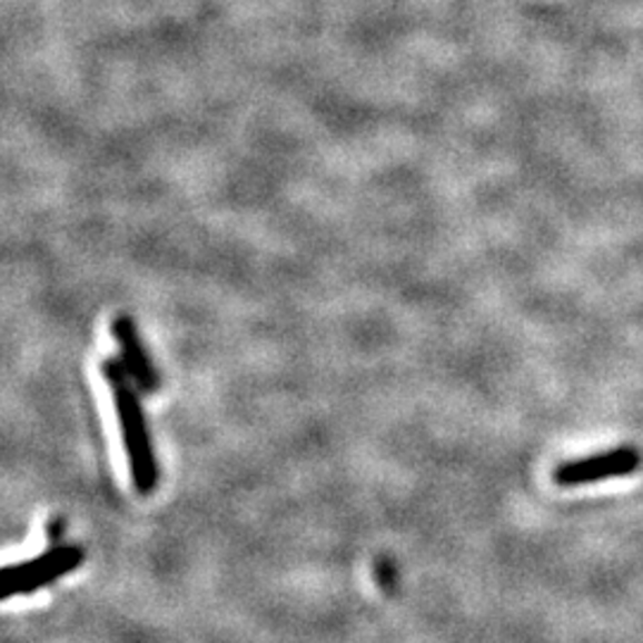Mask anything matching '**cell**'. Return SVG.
I'll use <instances>...</instances> for the list:
<instances>
[{
	"instance_id": "cell-1",
	"label": "cell",
	"mask_w": 643,
	"mask_h": 643,
	"mask_svg": "<svg viewBox=\"0 0 643 643\" xmlns=\"http://www.w3.org/2000/svg\"><path fill=\"white\" fill-rule=\"evenodd\" d=\"M100 372H103V379L112 392L133 488H137L141 496H150L158 486V463L154 444H150L144 405L137 392L139 386L131 379L122 360L108 358L100 365Z\"/></svg>"
},
{
	"instance_id": "cell-3",
	"label": "cell",
	"mask_w": 643,
	"mask_h": 643,
	"mask_svg": "<svg viewBox=\"0 0 643 643\" xmlns=\"http://www.w3.org/2000/svg\"><path fill=\"white\" fill-rule=\"evenodd\" d=\"M641 467V453L632 446H620L615 451L591 455L582 461H567L557 465L553 479L557 486H582L603 479L627 477Z\"/></svg>"
},
{
	"instance_id": "cell-4",
	"label": "cell",
	"mask_w": 643,
	"mask_h": 643,
	"mask_svg": "<svg viewBox=\"0 0 643 643\" xmlns=\"http://www.w3.org/2000/svg\"><path fill=\"white\" fill-rule=\"evenodd\" d=\"M110 332H112V338L117 342V346H120V353H122L120 360L127 367L131 379L137 382L139 392L156 394L160 388V375H158V369H156L154 360H150V355L141 342L137 322H133L129 315H117L112 319Z\"/></svg>"
},
{
	"instance_id": "cell-2",
	"label": "cell",
	"mask_w": 643,
	"mask_h": 643,
	"mask_svg": "<svg viewBox=\"0 0 643 643\" xmlns=\"http://www.w3.org/2000/svg\"><path fill=\"white\" fill-rule=\"evenodd\" d=\"M83 565V548L53 544L37 557H29L24 563H14L3 570V601L12 596H29L62 580Z\"/></svg>"
}]
</instances>
